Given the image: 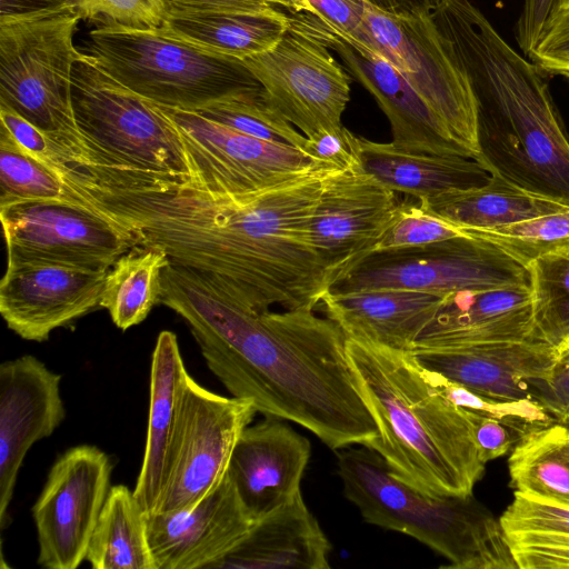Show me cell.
I'll list each match as a JSON object with an SVG mask.
<instances>
[{
    "instance_id": "obj_15",
    "label": "cell",
    "mask_w": 569,
    "mask_h": 569,
    "mask_svg": "<svg viewBox=\"0 0 569 569\" xmlns=\"http://www.w3.org/2000/svg\"><path fill=\"white\" fill-rule=\"evenodd\" d=\"M7 263L46 261L108 270L136 241L83 204L27 201L0 208Z\"/></svg>"
},
{
    "instance_id": "obj_30",
    "label": "cell",
    "mask_w": 569,
    "mask_h": 569,
    "mask_svg": "<svg viewBox=\"0 0 569 569\" xmlns=\"http://www.w3.org/2000/svg\"><path fill=\"white\" fill-rule=\"evenodd\" d=\"M499 520L518 569H569V503L515 491Z\"/></svg>"
},
{
    "instance_id": "obj_35",
    "label": "cell",
    "mask_w": 569,
    "mask_h": 569,
    "mask_svg": "<svg viewBox=\"0 0 569 569\" xmlns=\"http://www.w3.org/2000/svg\"><path fill=\"white\" fill-rule=\"evenodd\" d=\"M528 268L536 332L559 348L569 339V246L537 258Z\"/></svg>"
},
{
    "instance_id": "obj_45",
    "label": "cell",
    "mask_w": 569,
    "mask_h": 569,
    "mask_svg": "<svg viewBox=\"0 0 569 569\" xmlns=\"http://www.w3.org/2000/svg\"><path fill=\"white\" fill-rule=\"evenodd\" d=\"M358 141L359 137L341 127L307 138L305 150L312 159L338 169L360 167Z\"/></svg>"
},
{
    "instance_id": "obj_48",
    "label": "cell",
    "mask_w": 569,
    "mask_h": 569,
    "mask_svg": "<svg viewBox=\"0 0 569 569\" xmlns=\"http://www.w3.org/2000/svg\"><path fill=\"white\" fill-rule=\"evenodd\" d=\"M166 9L254 11L280 8L291 13L308 12L305 0H163Z\"/></svg>"
},
{
    "instance_id": "obj_55",
    "label": "cell",
    "mask_w": 569,
    "mask_h": 569,
    "mask_svg": "<svg viewBox=\"0 0 569 569\" xmlns=\"http://www.w3.org/2000/svg\"><path fill=\"white\" fill-rule=\"evenodd\" d=\"M567 342H569V339H568V341H567Z\"/></svg>"
},
{
    "instance_id": "obj_46",
    "label": "cell",
    "mask_w": 569,
    "mask_h": 569,
    "mask_svg": "<svg viewBox=\"0 0 569 569\" xmlns=\"http://www.w3.org/2000/svg\"><path fill=\"white\" fill-rule=\"evenodd\" d=\"M462 410L471 422L478 453L485 465L505 456L512 449L517 439H515L511 428L496 418Z\"/></svg>"
},
{
    "instance_id": "obj_22",
    "label": "cell",
    "mask_w": 569,
    "mask_h": 569,
    "mask_svg": "<svg viewBox=\"0 0 569 569\" xmlns=\"http://www.w3.org/2000/svg\"><path fill=\"white\" fill-rule=\"evenodd\" d=\"M310 453L309 440L281 419L266 417L244 428L227 473L253 521L301 492Z\"/></svg>"
},
{
    "instance_id": "obj_2",
    "label": "cell",
    "mask_w": 569,
    "mask_h": 569,
    "mask_svg": "<svg viewBox=\"0 0 569 569\" xmlns=\"http://www.w3.org/2000/svg\"><path fill=\"white\" fill-rule=\"evenodd\" d=\"M160 303L188 323L231 396L251 401L264 417L292 421L332 450L368 447L379 436L346 335L315 309L254 312L207 276L170 262Z\"/></svg>"
},
{
    "instance_id": "obj_14",
    "label": "cell",
    "mask_w": 569,
    "mask_h": 569,
    "mask_svg": "<svg viewBox=\"0 0 569 569\" xmlns=\"http://www.w3.org/2000/svg\"><path fill=\"white\" fill-rule=\"evenodd\" d=\"M112 469L110 457L92 445L69 448L57 458L32 507L41 567L76 569L86 560Z\"/></svg>"
},
{
    "instance_id": "obj_52",
    "label": "cell",
    "mask_w": 569,
    "mask_h": 569,
    "mask_svg": "<svg viewBox=\"0 0 569 569\" xmlns=\"http://www.w3.org/2000/svg\"><path fill=\"white\" fill-rule=\"evenodd\" d=\"M563 425H565V428H566L567 441H568V446H569V421L565 422Z\"/></svg>"
},
{
    "instance_id": "obj_53",
    "label": "cell",
    "mask_w": 569,
    "mask_h": 569,
    "mask_svg": "<svg viewBox=\"0 0 569 569\" xmlns=\"http://www.w3.org/2000/svg\"><path fill=\"white\" fill-rule=\"evenodd\" d=\"M568 4H569V0H563V6H568Z\"/></svg>"
},
{
    "instance_id": "obj_26",
    "label": "cell",
    "mask_w": 569,
    "mask_h": 569,
    "mask_svg": "<svg viewBox=\"0 0 569 569\" xmlns=\"http://www.w3.org/2000/svg\"><path fill=\"white\" fill-rule=\"evenodd\" d=\"M187 369L178 338L158 335L151 357L146 447L133 493L146 515L156 512L164 485L181 383Z\"/></svg>"
},
{
    "instance_id": "obj_54",
    "label": "cell",
    "mask_w": 569,
    "mask_h": 569,
    "mask_svg": "<svg viewBox=\"0 0 569 569\" xmlns=\"http://www.w3.org/2000/svg\"><path fill=\"white\" fill-rule=\"evenodd\" d=\"M563 77H566V78L568 79V81H569V73H568V74H566V76H563Z\"/></svg>"
},
{
    "instance_id": "obj_31",
    "label": "cell",
    "mask_w": 569,
    "mask_h": 569,
    "mask_svg": "<svg viewBox=\"0 0 569 569\" xmlns=\"http://www.w3.org/2000/svg\"><path fill=\"white\" fill-rule=\"evenodd\" d=\"M86 560L94 569H156L146 513L128 486H111Z\"/></svg>"
},
{
    "instance_id": "obj_13",
    "label": "cell",
    "mask_w": 569,
    "mask_h": 569,
    "mask_svg": "<svg viewBox=\"0 0 569 569\" xmlns=\"http://www.w3.org/2000/svg\"><path fill=\"white\" fill-rule=\"evenodd\" d=\"M329 50L290 20L273 48L242 60L274 107L307 138L343 127L352 77Z\"/></svg>"
},
{
    "instance_id": "obj_18",
    "label": "cell",
    "mask_w": 569,
    "mask_h": 569,
    "mask_svg": "<svg viewBox=\"0 0 569 569\" xmlns=\"http://www.w3.org/2000/svg\"><path fill=\"white\" fill-rule=\"evenodd\" d=\"M291 22L335 50L351 77L377 100L387 116L391 143L415 153L471 158L406 79L381 56L355 48L310 13H289Z\"/></svg>"
},
{
    "instance_id": "obj_27",
    "label": "cell",
    "mask_w": 569,
    "mask_h": 569,
    "mask_svg": "<svg viewBox=\"0 0 569 569\" xmlns=\"http://www.w3.org/2000/svg\"><path fill=\"white\" fill-rule=\"evenodd\" d=\"M358 142L361 170L396 193L418 200L480 187L491 177L471 158L408 152L391 142H375L361 137Z\"/></svg>"
},
{
    "instance_id": "obj_16",
    "label": "cell",
    "mask_w": 569,
    "mask_h": 569,
    "mask_svg": "<svg viewBox=\"0 0 569 569\" xmlns=\"http://www.w3.org/2000/svg\"><path fill=\"white\" fill-rule=\"evenodd\" d=\"M399 203L395 191L360 167L328 171L308 234L330 284L372 251Z\"/></svg>"
},
{
    "instance_id": "obj_3",
    "label": "cell",
    "mask_w": 569,
    "mask_h": 569,
    "mask_svg": "<svg viewBox=\"0 0 569 569\" xmlns=\"http://www.w3.org/2000/svg\"><path fill=\"white\" fill-rule=\"evenodd\" d=\"M430 16L476 98V161L490 174L569 207V138L547 73L469 0H446Z\"/></svg>"
},
{
    "instance_id": "obj_33",
    "label": "cell",
    "mask_w": 569,
    "mask_h": 569,
    "mask_svg": "<svg viewBox=\"0 0 569 569\" xmlns=\"http://www.w3.org/2000/svg\"><path fill=\"white\" fill-rule=\"evenodd\" d=\"M168 263L163 249L136 244L110 267L100 306L119 329L141 323L160 303L162 270Z\"/></svg>"
},
{
    "instance_id": "obj_20",
    "label": "cell",
    "mask_w": 569,
    "mask_h": 569,
    "mask_svg": "<svg viewBox=\"0 0 569 569\" xmlns=\"http://www.w3.org/2000/svg\"><path fill=\"white\" fill-rule=\"evenodd\" d=\"M146 522L156 569H213L254 521L227 473L198 503L170 513L146 515Z\"/></svg>"
},
{
    "instance_id": "obj_23",
    "label": "cell",
    "mask_w": 569,
    "mask_h": 569,
    "mask_svg": "<svg viewBox=\"0 0 569 569\" xmlns=\"http://www.w3.org/2000/svg\"><path fill=\"white\" fill-rule=\"evenodd\" d=\"M527 340H541L536 332L530 288L466 290L442 297L412 349Z\"/></svg>"
},
{
    "instance_id": "obj_40",
    "label": "cell",
    "mask_w": 569,
    "mask_h": 569,
    "mask_svg": "<svg viewBox=\"0 0 569 569\" xmlns=\"http://www.w3.org/2000/svg\"><path fill=\"white\" fill-rule=\"evenodd\" d=\"M81 20L134 29L162 27L163 0H74Z\"/></svg>"
},
{
    "instance_id": "obj_21",
    "label": "cell",
    "mask_w": 569,
    "mask_h": 569,
    "mask_svg": "<svg viewBox=\"0 0 569 569\" xmlns=\"http://www.w3.org/2000/svg\"><path fill=\"white\" fill-rule=\"evenodd\" d=\"M409 352L425 369L502 401L535 399L530 382L548 379L558 357V348L543 340L417 348Z\"/></svg>"
},
{
    "instance_id": "obj_9",
    "label": "cell",
    "mask_w": 569,
    "mask_h": 569,
    "mask_svg": "<svg viewBox=\"0 0 569 569\" xmlns=\"http://www.w3.org/2000/svg\"><path fill=\"white\" fill-rule=\"evenodd\" d=\"M530 284L527 266L490 241L466 233L422 247L370 252L336 278L328 292L396 288L445 297Z\"/></svg>"
},
{
    "instance_id": "obj_50",
    "label": "cell",
    "mask_w": 569,
    "mask_h": 569,
    "mask_svg": "<svg viewBox=\"0 0 569 569\" xmlns=\"http://www.w3.org/2000/svg\"><path fill=\"white\" fill-rule=\"evenodd\" d=\"M446 0H397L400 12L430 13Z\"/></svg>"
},
{
    "instance_id": "obj_19",
    "label": "cell",
    "mask_w": 569,
    "mask_h": 569,
    "mask_svg": "<svg viewBox=\"0 0 569 569\" xmlns=\"http://www.w3.org/2000/svg\"><path fill=\"white\" fill-rule=\"evenodd\" d=\"M61 375L24 355L0 365V528L9 521L19 470L29 449L66 417Z\"/></svg>"
},
{
    "instance_id": "obj_47",
    "label": "cell",
    "mask_w": 569,
    "mask_h": 569,
    "mask_svg": "<svg viewBox=\"0 0 569 569\" xmlns=\"http://www.w3.org/2000/svg\"><path fill=\"white\" fill-rule=\"evenodd\" d=\"M563 6V0H525L516 23V40L525 57L535 48L546 24Z\"/></svg>"
},
{
    "instance_id": "obj_51",
    "label": "cell",
    "mask_w": 569,
    "mask_h": 569,
    "mask_svg": "<svg viewBox=\"0 0 569 569\" xmlns=\"http://www.w3.org/2000/svg\"><path fill=\"white\" fill-rule=\"evenodd\" d=\"M367 1L375 4L376 7H378L380 9H383L387 11H392V12H400V8H399L397 0H367Z\"/></svg>"
},
{
    "instance_id": "obj_4",
    "label": "cell",
    "mask_w": 569,
    "mask_h": 569,
    "mask_svg": "<svg viewBox=\"0 0 569 569\" xmlns=\"http://www.w3.org/2000/svg\"><path fill=\"white\" fill-rule=\"evenodd\" d=\"M347 351L379 436L367 448L409 486L470 496L485 473L467 413L409 351L347 338Z\"/></svg>"
},
{
    "instance_id": "obj_34",
    "label": "cell",
    "mask_w": 569,
    "mask_h": 569,
    "mask_svg": "<svg viewBox=\"0 0 569 569\" xmlns=\"http://www.w3.org/2000/svg\"><path fill=\"white\" fill-rule=\"evenodd\" d=\"M27 201L84 204L62 178L0 127V208ZM87 207V206H86Z\"/></svg>"
},
{
    "instance_id": "obj_6",
    "label": "cell",
    "mask_w": 569,
    "mask_h": 569,
    "mask_svg": "<svg viewBox=\"0 0 569 569\" xmlns=\"http://www.w3.org/2000/svg\"><path fill=\"white\" fill-rule=\"evenodd\" d=\"M80 16L74 3L0 16V104H4L74 154L93 161L76 123L71 83Z\"/></svg>"
},
{
    "instance_id": "obj_42",
    "label": "cell",
    "mask_w": 569,
    "mask_h": 569,
    "mask_svg": "<svg viewBox=\"0 0 569 569\" xmlns=\"http://www.w3.org/2000/svg\"><path fill=\"white\" fill-rule=\"evenodd\" d=\"M367 0H305L308 12L355 48L373 53L370 32L363 18Z\"/></svg>"
},
{
    "instance_id": "obj_39",
    "label": "cell",
    "mask_w": 569,
    "mask_h": 569,
    "mask_svg": "<svg viewBox=\"0 0 569 569\" xmlns=\"http://www.w3.org/2000/svg\"><path fill=\"white\" fill-rule=\"evenodd\" d=\"M466 232L420 206L419 202H400L393 218L371 252L422 247Z\"/></svg>"
},
{
    "instance_id": "obj_37",
    "label": "cell",
    "mask_w": 569,
    "mask_h": 569,
    "mask_svg": "<svg viewBox=\"0 0 569 569\" xmlns=\"http://www.w3.org/2000/svg\"><path fill=\"white\" fill-rule=\"evenodd\" d=\"M490 241L525 266L569 246V209L490 230L462 229Z\"/></svg>"
},
{
    "instance_id": "obj_8",
    "label": "cell",
    "mask_w": 569,
    "mask_h": 569,
    "mask_svg": "<svg viewBox=\"0 0 569 569\" xmlns=\"http://www.w3.org/2000/svg\"><path fill=\"white\" fill-rule=\"evenodd\" d=\"M78 129L93 162L170 174H189L181 136L154 102L121 84L88 53L76 61L71 83Z\"/></svg>"
},
{
    "instance_id": "obj_10",
    "label": "cell",
    "mask_w": 569,
    "mask_h": 569,
    "mask_svg": "<svg viewBox=\"0 0 569 569\" xmlns=\"http://www.w3.org/2000/svg\"><path fill=\"white\" fill-rule=\"evenodd\" d=\"M373 53L387 60L446 126L478 156L477 103L470 82L449 52L430 13L392 12L365 1Z\"/></svg>"
},
{
    "instance_id": "obj_43",
    "label": "cell",
    "mask_w": 569,
    "mask_h": 569,
    "mask_svg": "<svg viewBox=\"0 0 569 569\" xmlns=\"http://www.w3.org/2000/svg\"><path fill=\"white\" fill-rule=\"evenodd\" d=\"M527 58L547 74L569 73V4L549 20Z\"/></svg>"
},
{
    "instance_id": "obj_28",
    "label": "cell",
    "mask_w": 569,
    "mask_h": 569,
    "mask_svg": "<svg viewBox=\"0 0 569 569\" xmlns=\"http://www.w3.org/2000/svg\"><path fill=\"white\" fill-rule=\"evenodd\" d=\"M290 27L279 8L254 11L166 9L162 28L209 51L244 60L273 48Z\"/></svg>"
},
{
    "instance_id": "obj_41",
    "label": "cell",
    "mask_w": 569,
    "mask_h": 569,
    "mask_svg": "<svg viewBox=\"0 0 569 569\" xmlns=\"http://www.w3.org/2000/svg\"><path fill=\"white\" fill-rule=\"evenodd\" d=\"M0 121L1 127L26 151L60 177L69 173L76 166L81 164L80 160L69 150L4 104H0Z\"/></svg>"
},
{
    "instance_id": "obj_36",
    "label": "cell",
    "mask_w": 569,
    "mask_h": 569,
    "mask_svg": "<svg viewBox=\"0 0 569 569\" xmlns=\"http://www.w3.org/2000/svg\"><path fill=\"white\" fill-rule=\"evenodd\" d=\"M194 112L247 136L295 147L306 152L307 137L297 131L282 116L262 87L214 102Z\"/></svg>"
},
{
    "instance_id": "obj_5",
    "label": "cell",
    "mask_w": 569,
    "mask_h": 569,
    "mask_svg": "<svg viewBox=\"0 0 569 569\" xmlns=\"http://www.w3.org/2000/svg\"><path fill=\"white\" fill-rule=\"evenodd\" d=\"M343 495L375 526L408 535L453 569H516L499 518L470 496H431L391 472L376 451L346 447L337 455Z\"/></svg>"
},
{
    "instance_id": "obj_12",
    "label": "cell",
    "mask_w": 569,
    "mask_h": 569,
    "mask_svg": "<svg viewBox=\"0 0 569 569\" xmlns=\"http://www.w3.org/2000/svg\"><path fill=\"white\" fill-rule=\"evenodd\" d=\"M159 107L181 136L189 178L209 191L253 193L331 167L300 149L247 136L194 111Z\"/></svg>"
},
{
    "instance_id": "obj_7",
    "label": "cell",
    "mask_w": 569,
    "mask_h": 569,
    "mask_svg": "<svg viewBox=\"0 0 569 569\" xmlns=\"http://www.w3.org/2000/svg\"><path fill=\"white\" fill-rule=\"evenodd\" d=\"M88 54L108 74L163 107L197 111L262 87L242 60L183 40L164 28L99 24Z\"/></svg>"
},
{
    "instance_id": "obj_24",
    "label": "cell",
    "mask_w": 569,
    "mask_h": 569,
    "mask_svg": "<svg viewBox=\"0 0 569 569\" xmlns=\"http://www.w3.org/2000/svg\"><path fill=\"white\" fill-rule=\"evenodd\" d=\"M442 297L406 289L378 288L348 293L326 292V317L347 338L410 351L433 318Z\"/></svg>"
},
{
    "instance_id": "obj_38",
    "label": "cell",
    "mask_w": 569,
    "mask_h": 569,
    "mask_svg": "<svg viewBox=\"0 0 569 569\" xmlns=\"http://www.w3.org/2000/svg\"><path fill=\"white\" fill-rule=\"evenodd\" d=\"M429 375L439 391L458 408L496 418L518 432L519 436L531 427L555 421L536 399L513 401L490 399L436 372L429 371Z\"/></svg>"
},
{
    "instance_id": "obj_29",
    "label": "cell",
    "mask_w": 569,
    "mask_h": 569,
    "mask_svg": "<svg viewBox=\"0 0 569 569\" xmlns=\"http://www.w3.org/2000/svg\"><path fill=\"white\" fill-rule=\"evenodd\" d=\"M418 202L461 229L475 230L496 229L569 209L493 174L483 186L443 192Z\"/></svg>"
},
{
    "instance_id": "obj_11",
    "label": "cell",
    "mask_w": 569,
    "mask_h": 569,
    "mask_svg": "<svg viewBox=\"0 0 569 569\" xmlns=\"http://www.w3.org/2000/svg\"><path fill=\"white\" fill-rule=\"evenodd\" d=\"M246 399L224 397L183 377L164 485L156 512L187 509L227 475L234 446L257 413Z\"/></svg>"
},
{
    "instance_id": "obj_25",
    "label": "cell",
    "mask_w": 569,
    "mask_h": 569,
    "mask_svg": "<svg viewBox=\"0 0 569 569\" xmlns=\"http://www.w3.org/2000/svg\"><path fill=\"white\" fill-rule=\"evenodd\" d=\"M331 549L300 492L256 520L213 569H328Z\"/></svg>"
},
{
    "instance_id": "obj_32",
    "label": "cell",
    "mask_w": 569,
    "mask_h": 569,
    "mask_svg": "<svg viewBox=\"0 0 569 569\" xmlns=\"http://www.w3.org/2000/svg\"><path fill=\"white\" fill-rule=\"evenodd\" d=\"M515 490L569 503V446L563 423L552 421L519 436L508 460Z\"/></svg>"
},
{
    "instance_id": "obj_1",
    "label": "cell",
    "mask_w": 569,
    "mask_h": 569,
    "mask_svg": "<svg viewBox=\"0 0 569 569\" xmlns=\"http://www.w3.org/2000/svg\"><path fill=\"white\" fill-rule=\"evenodd\" d=\"M247 194L209 191L189 174L127 171L111 213L137 244L200 272L254 312L312 308L330 278L315 253L309 221L330 169Z\"/></svg>"
},
{
    "instance_id": "obj_49",
    "label": "cell",
    "mask_w": 569,
    "mask_h": 569,
    "mask_svg": "<svg viewBox=\"0 0 569 569\" xmlns=\"http://www.w3.org/2000/svg\"><path fill=\"white\" fill-rule=\"evenodd\" d=\"M67 3H74V0H0V16L40 11Z\"/></svg>"
},
{
    "instance_id": "obj_17",
    "label": "cell",
    "mask_w": 569,
    "mask_h": 569,
    "mask_svg": "<svg viewBox=\"0 0 569 569\" xmlns=\"http://www.w3.org/2000/svg\"><path fill=\"white\" fill-rule=\"evenodd\" d=\"M108 270L46 261L7 263L0 283L2 319L20 338L46 341L53 330L101 308Z\"/></svg>"
},
{
    "instance_id": "obj_44",
    "label": "cell",
    "mask_w": 569,
    "mask_h": 569,
    "mask_svg": "<svg viewBox=\"0 0 569 569\" xmlns=\"http://www.w3.org/2000/svg\"><path fill=\"white\" fill-rule=\"evenodd\" d=\"M532 397L557 422L569 421V342L558 348V357L546 380L530 382Z\"/></svg>"
}]
</instances>
